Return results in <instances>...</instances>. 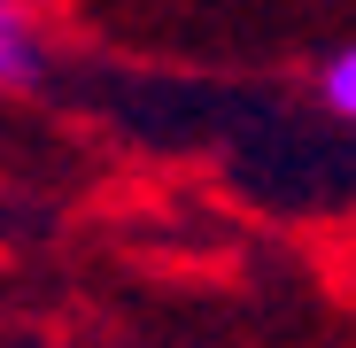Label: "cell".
Masks as SVG:
<instances>
[{
    "label": "cell",
    "instance_id": "7a4b0ae2",
    "mask_svg": "<svg viewBox=\"0 0 356 348\" xmlns=\"http://www.w3.org/2000/svg\"><path fill=\"white\" fill-rule=\"evenodd\" d=\"M310 93H318V108H325V116H341V124H356V39H348V47H333L325 63H318Z\"/></svg>",
    "mask_w": 356,
    "mask_h": 348
},
{
    "label": "cell",
    "instance_id": "6da1fadb",
    "mask_svg": "<svg viewBox=\"0 0 356 348\" xmlns=\"http://www.w3.org/2000/svg\"><path fill=\"white\" fill-rule=\"evenodd\" d=\"M47 78V39L24 0H0V93H31Z\"/></svg>",
    "mask_w": 356,
    "mask_h": 348
}]
</instances>
